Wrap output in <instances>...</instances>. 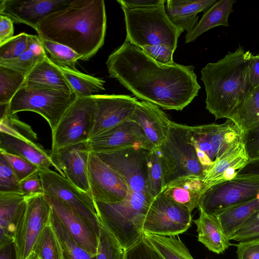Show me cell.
<instances>
[{
  "label": "cell",
  "mask_w": 259,
  "mask_h": 259,
  "mask_svg": "<svg viewBox=\"0 0 259 259\" xmlns=\"http://www.w3.org/2000/svg\"><path fill=\"white\" fill-rule=\"evenodd\" d=\"M36 257V255L33 252H32L27 259H35Z\"/></svg>",
  "instance_id": "56"
},
{
  "label": "cell",
  "mask_w": 259,
  "mask_h": 259,
  "mask_svg": "<svg viewBox=\"0 0 259 259\" xmlns=\"http://www.w3.org/2000/svg\"><path fill=\"white\" fill-rule=\"evenodd\" d=\"M130 119L137 122L154 148H159L165 139L171 120L158 106L138 101Z\"/></svg>",
  "instance_id": "21"
},
{
  "label": "cell",
  "mask_w": 259,
  "mask_h": 259,
  "mask_svg": "<svg viewBox=\"0 0 259 259\" xmlns=\"http://www.w3.org/2000/svg\"><path fill=\"white\" fill-rule=\"evenodd\" d=\"M28 34L22 32L0 46V64L18 58L27 49Z\"/></svg>",
  "instance_id": "42"
},
{
  "label": "cell",
  "mask_w": 259,
  "mask_h": 259,
  "mask_svg": "<svg viewBox=\"0 0 259 259\" xmlns=\"http://www.w3.org/2000/svg\"><path fill=\"white\" fill-rule=\"evenodd\" d=\"M0 133L34 142L37 139V135L31 126L21 121L16 114L1 115Z\"/></svg>",
  "instance_id": "41"
},
{
  "label": "cell",
  "mask_w": 259,
  "mask_h": 259,
  "mask_svg": "<svg viewBox=\"0 0 259 259\" xmlns=\"http://www.w3.org/2000/svg\"><path fill=\"white\" fill-rule=\"evenodd\" d=\"M143 238L162 259H194L179 237L144 233Z\"/></svg>",
  "instance_id": "31"
},
{
  "label": "cell",
  "mask_w": 259,
  "mask_h": 259,
  "mask_svg": "<svg viewBox=\"0 0 259 259\" xmlns=\"http://www.w3.org/2000/svg\"><path fill=\"white\" fill-rule=\"evenodd\" d=\"M35 259H38V258L37 257H36Z\"/></svg>",
  "instance_id": "57"
},
{
  "label": "cell",
  "mask_w": 259,
  "mask_h": 259,
  "mask_svg": "<svg viewBox=\"0 0 259 259\" xmlns=\"http://www.w3.org/2000/svg\"><path fill=\"white\" fill-rule=\"evenodd\" d=\"M249 78L253 89L259 86V55H251L249 63Z\"/></svg>",
  "instance_id": "53"
},
{
  "label": "cell",
  "mask_w": 259,
  "mask_h": 259,
  "mask_svg": "<svg viewBox=\"0 0 259 259\" xmlns=\"http://www.w3.org/2000/svg\"><path fill=\"white\" fill-rule=\"evenodd\" d=\"M259 197V176H236L202 190L198 200L199 210L217 214Z\"/></svg>",
  "instance_id": "9"
},
{
  "label": "cell",
  "mask_w": 259,
  "mask_h": 259,
  "mask_svg": "<svg viewBox=\"0 0 259 259\" xmlns=\"http://www.w3.org/2000/svg\"><path fill=\"white\" fill-rule=\"evenodd\" d=\"M26 75L0 66V105H8L23 85Z\"/></svg>",
  "instance_id": "40"
},
{
  "label": "cell",
  "mask_w": 259,
  "mask_h": 259,
  "mask_svg": "<svg viewBox=\"0 0 259 259\" xmlns=\"http://www.w3.org/2000/svg\"><path fill=\"white\" fill-rule=\"evenodd\" d=\"M259 211V197L238 204L217 214L222 230L230 240L250 218Z\"/></svg>",
  "instance_id": "29"
},
{
  "label": "cell",
  "mask_w": 259,
  "mask_h": 259,
  "mask_svg": "<svg viewBox=\"0 0 259 259\" xmlns=\"http://www.w3.org/2000/svg\"><path fill=\"white\" fill-rule=\"evenodd\" d=\"M106 65L110 76L136 97L166 110H182L201 88L193 66L158 63L127 38Z\"/></svg>",
  "instance_id": "1"
},
{
  "label": "cell",
  "mask_w": 259,
  "mask_h": 259,
  "mask_svg": "<svg viewBox=\"0 0 259 259\" xmlns=\"http://www.w3.org/2000/svg\"><path fill=\"white\" fill-rule=\"evenodd\" d=\"M88 176L91 194L95 201L118 202L124 199L130 192L123 179L92 152L89 158Z\"/></svg>",
  "instance_id": "15"
},
{
  "label": "cell",
  "mask_w": 259,
  "mask_h": 259,
  "mask_svg": "<svg viewBox=\"0 0 259 259\" xmlns=\"http://www.w3.org/2000/svg\"><path fill=\"white\" fill-rule=\"evenodd\" d=\"M45 196L71 236L94 258L97 252L98 236L93 229L65 202L53 196Z\"/></svg>",
  "instance_id": "20"
},
{
  "label": "cell",
  "mask_w": 259,
  "mask_h": 259,
  "mask_svg": "<svg viewBox=\"0 0 259 259\" xmlns=\"http://www.w3.org/2000/svg\"><path fill=\"white\" fill-rule=\"evenodd\" d=\"M164 0H117L121 7L130 10L146 9L157 6Z\"/></svg>",
  "instance_id": "51"
},
{
  "label": "cell",
  "mask_w": 259,
  "mask_h": 259,
  "mask_svg": "<svg viewBox=\"0 0 259 259\" xmlns=\"http://www.w3.org/2000/svg\"><path fill=\"white\" fill-rule=\"evenodd\" d=\"M163 169L159 148L150 151L147 157L146 189L153 198L160 195L164 189Z\"/></svg>",
  "instance_id": "36"
},
{
  "label": "cell",
  "mask_w": 259,
  "mask_h": 259,
  "mask_svg": "<svg viewBox=\"0 0 259 259\" xmlns=\"http://www.w3.org/2000/svg\"><path fill=\"white\" fill-rule=\"evenodd\" d=\"M249 160L244 143L215 162L204 172L202 178L203 190L221 183L222 177L228 169L234 167L238 170L243 167Z\"/></svg>",
  "instance_id": "30"
},
{
  "label": "cell",
  "mask_w": 259,
  "mask_h": 259,
  "mask_svg": "<svg viewBox=\"0 0 259 259\" xmlns=\"http://www.w3.org/2000/svg\"><path fill=\"white\" fill-rule=\"evenodd\" d=\"M0 150L22 157L37 165L39 169L50 168L53 166L60 170L49 154L43 147L34 141L16 138L0 133Z\"/></svg>",
  "instance_id": "22"
},
{
  "label": "cell",
  "mask_w": 259,
  "mask_h": 259,
  "mask_svg": "<svg viewBox=\"0 0 259 259\" xmlns=\"http://www.w3.org/2000/svg\"><path fill=\"white\" fill-rule=\"evenodd\" d=\"M0 193H21L19 181L9 163L1 154Z\"/></svg>",
  "instance_id": "44"
},
{
  "label": "cell",
  "mask_w": 259,
  "mask_h": 259,
  "mask_svg": "<svg viewBox=\"0 0 259 259\" xmlns=\"http://www.w3.org/2000/svg\"><path fill=\"white\" fill-rule=\"evenodd\" d=\"M190 126L171 121L159 148L163 169L164 188L188 176L203 178V168L189 137Z\"/></svg>",
  "instance_id": "7"
},
{
  "label": "cell",
  "mask_w": 259,
  "mask_h": 259,
  "mask_svg": "<svg viewBox=\"0 0 259 259\" xmlns=\"http://www.w3.org/2000/svg\"><path fill=\"white\" fill-rule=\"evenodd\" d=\"M76 98L74 93L22 85L10 103L3 106L1 115H14L25 111L34 112L47 121L52 132Z\"/></svg>",
  "instance_id": "8"
},
{
  "label": "cell",
  "mask_w": 259,
  "mask_h": 259,
  "mask_svg": "<svg viewBox=\"0 0 259 259\" xmlns=\"http://www.w3.org/2000/svg\"><path fill=\"white\" fill-rule=\"evenodd\" d=\"M231 120L243 132L259 125V86L239 106Z\"/></svg>",
  "instance_id": "35"
},
{
  "label": "cell",
  "mask_w": 259,
  "mask_h": 259,
  "mask_svg": "<svg viewBox=\"0 0 259 259\" xmlns=\"http://www.w3.org/2000/svg\"><path fill=\"white\" fill-rule=\"evenodd\" d=\"M57 66L77 98L92 96L94 93L105 90V81L101 78Z\"/></svg>",
  "instance_id": "33"
},
{
  "label": "cell",
  "mask_w": 259,
  "mask_h": 259,
  "mask_svg": "<svg viewBox=\"0 0 259 259\" xmlns=\"http://www.w3.org/2000/svg\"><path fill=\"white\" fill-rule=\"evenodd\" d=\"M23 85L74 93L57 65L48 56L26 75Z\"/></svg>",
  "instance_id": "25"
},
{
  "label": "cell",
  "mask_w": 259,
  "mask_h": 259,
  "mask_svg": "<svg viewBox=\"0 0 259 259\" xmlns=\"http://www.w3.org/2000/svg\"><path fill=\"white\" fill-rule=\"evenodd\" d=\"M259 176V159L250 160L242 168L237 171L236 176Z\"/></svg>",
  "instance_id": "55"
},
{
  "label": "cell",
  "mask_w": 259,
  "mask_h": 259,
  "mask_svg": "<svg viewBox=\"0 0 259 259\" xmlns=\"http://www.w3.org/2000/svg\"><path fill=\"white\" fill-rule=\"evenodd\" d=\"M125 259H162L142 238L126 251Z\"/></svg>",
  "instance_id": "46"
},
{
  "label": "cell",
  "mask_w": 259,
  "mask_h": 259,
  "mask_svg": "<svg viewBox=\"0 0 259 259\" xmlns=\"http://www.w3.org/2000/svg\"><path fill=\"white\" fill-rule=\"evenodd\" d=\"M236 246L238 259H259V238L239 241Z\"/></svg>",
  "instance_id": "50"
},
{
  "label": "cell",
  "mask_w": 259,
  "mask_h": 259,
  "mask_svg": "<svg viewBox=\"0 0 259 259\" xmlns=\"http://www.w3.org/2000/svg\"><path fill=\"white\" fill-rule=\"evenodd\" d=\"M13 23L9 17L0 15V46L14 36Z\"/></svg>",
  "instance_id": "52"
},
{
  "label": "cell",
  "mask_w": 259,
  "mask_h": 259,
  "mask_svg": "<svg viewBox=\"0 0 259 259\" xmlns=\"http://www.w3.org/2000/svg\"><path fill=\"white\" fill-rule=\"evenodd\" d=\"M192 212L161 193L153 199L146 213L143 231L163 236H176L191 226Z\"/></svg>",
  "instance_id": "12"
},
{
  "label": "cell",
  "mask_w": 259,
  "mask_h": 259,
  "mask_svg": "<svg viewBox=\"0 0 259 259\" xmlns=\"http://www.w3.org/2000/svg\"><path fill=\"white\" fill-rule=\"evenodd\" d=\"M95 111L90 139L130 119L138 101L124 95H94Z\"/></svg>",
  "instance_id": "16"
},
{
  "label": "cell",
  "mask_w": 259,
  "mask_h": 259,
  "mask_svg": "<svg viewBox=\"0 0 259 259\" xmlns=\"http://www.w3.org/2000/svg\"><path fill=\"white\" fill-rule=\"evenodd\" d=\"M0 154L9 163L19 182L39 170L37 165L22 157L2 150Z\"/></svg>",
  "instance_id": "43"
},
{
  "label": "cell",
  "mask_w": 259,
  "mask_h": 259,
  "mask_svg": "<svg viewBox=\"0 0 259 259\" xmlns=\"http://www.w3.org/2000/svg\"><path fill=\"white\" fill-rule=\"evenodd\" d=\"M153 199L147 192H130L122 200L95 201L98 218L127 250L143 237V227Z\"/></svg>",
  "instance_id": "4"
},
{
  "label": "cell",
  "mask_w": 259,
  "mask_h": 259,
  "mask_svg": "<svg viewBox=\"0 0 259 259\" xmlns=\"http://www.w3.org/2000/svg\"><path fill=\"white\" fill-rule=\"evenodd\" d=\"M44 194L56 197L67 203L93 229L99 237L98 215L91 193L77 188L59 172L39 169Z\"/></svg>",
  "instance_id": "11"
},
{
  "label": "cell",
  "mask_w": 259,
  "mask_h": 259,
  "mask_svg": "<svg viewBox=\"0 0 259 259\" xmlns=\"http://www.w3.org/2000/svg\"><path fill=\"white\" fill-rule=\"evenodd\" d=\"M73 0H0V14L14 23H23L36 30L47 17L69 6Z\"/></svg>",
  "instance_id": "19"
},
{
  "label": "cell",
  "mask_w": 259,
  "mask_h": 259,
  "mask_svg": "<svg viewBox=\"0 0 259 259\" xmlns=\"http://www.w3.org/2000/svg\"><path fill=\"white\" fill-rule=\"evenodd\" d=\"M106 21L103 0H73L45 18L36 31L39 37L68 47L87 61L103 45Z\"/></svg>",
  "instance_id": "2"
},
{
  "label": "cell",
  "mask_w": 259,
  "mask_h": 259,
  "mask_svg": "<svg viewBox=\"0 0 259 259\" xmlns=\"http://www.w3.org/2000/svg\"><path fill=\"white\" fill-rule=\"evenodd\" d=\"M94 153L107 152L130 147L144 148L151 151L154 148L139 125L132 119L102 133L88 141Z\"/></svg>",
  "instance_id": "17"
},
{
  "label": "cell",
  "mask_w": 259,
  "mask_h": 259,
  "mask_svg": "<svg viewBox=\"0 0 259 259\" xmlns=\"http://www.w3.org/2000/svg\"><path fill=\"white\" fill-rule=\"evenodd\" d=\"M244 140L249 160L259 159V125L244 132Z\"/></svg>",
  "instance_id": "49"
},
{
  "label": "cell",
  "mask_w": 259,
  "mask_h": 259,
  "mask_svg": "<svg viewBox=\"0 0 259 259\" xmlns=\"http://www.w3.org/2000/svg\"><path fill=\"white\" fill-rule=\"evenodd\" d=\"M189 137L203 175L213 164L244 143L243 131L229 119L222 124L190 126Z\"/></svg>",
  "instance_id": "6"
},
{
  "label": "cell",
  "mask_w": 259,
  "mask_h": 259,
  "mask_svg": "<svg viewBox=\"0 0 259 259\" xmlns=\"http://www.w3.org/2000/svg\"><path fill=\"white\" fill-rule=\"evenodd\" d=\"M26 207L17 223L14 241L18 259H27L46 225L50 221L51 204L45 194L26 197Z\"/></svg>",
  "instance_id": "13"
},
{
  "label": "cell",
  "mask_w": 259,
  "mask_h": 259,
  "mask_svg": "<svg viewBox=\"0 0 259 259\" xmlns=\"http://www.w3.org/2000/svg\"><path fill=\"white\" fill-rule=\"evenodd\" d=\"M38 171L20 181L21 192L26 197L44 194L42 183Z\"/></svg>",
  "instance_id": "48"
},
{
  "label": "cell",
  "mask_w": 259,
  "mask_h": 259,
  "mask_svg": "<svg viewBox=\"0 0 259 259\" xmlns=\"http://www.w3.org/2000/svg\"><path fill=\"white\" fill-rule=\"evenodd\" d=\"M39 38L45 52L49 53V58L54 64L72 71H78L76 67V63L78 60H82L81 55L67 46Z\"/></svg>",
  "instance_id": "39"
},
{
  "label": "cell",
  "mask_w": 259,
  "mask_h": 259,
  "mask_svg": "<svg viewBox=\"0 0 259 259\" xmlns=\"http://www.w3.org/2000/svg\"><path fill=\"white\" fill-rule=\"evenodd\" d=\"M95 111L94 95L76 98L52 132L51 151L90 139Z\"/></svg>",
  "instance_id": "10"
},
{
  "label": "cell",
  "mask_w": 259,
  "mask_h": 259,
  "mask_svg": "<svg viewBox=\"0 0 259 259\" xmlns=\"http://www.w3.org/2000/svg\"><path fill=\"white\" fill-rule=\"evenodd\" d=\"M199 211V218L193 221L197 226L198 240L209 250L217 254L223 253L231 243L225 235L217 215Z\"/></svg>",
  "instance_id": "26"
},
{
  "label": "cell",
  "mask_w": 259,
  "mask_h": 259,
  "mask_svg": "<svg viewBox=\"0 0 259 259\" xmlns=\"http://www.w3.org/2000/svg\"><path fill=\"white\" fill-rule=\"evenodd\" d=\"M141 49L153 60L161 64L173 63V54L175 51L161 45L146 46Z\"/></svg>",
  "instance_id": "47"
},
{
  "label": "cell",
  "mask_w": 259,
  "mask_h": 259,
  "mask_svg": "<svg viewBox=\"0 0 259 259\" xmlns=\"http://www.w3.org/2000/svg\"><path fill=\"white\" fill-rule=\"evenodd\" d=\"M257 238H259V211L236 231L230 240L239 242Z\"/></svg>",
  "instance_id": "45"
},
{
  "label": "cell",
  "mask_w": 259,
  "mask_h": 259,
  "mask_svg": "<svg viewBox=\"0 0 259 259\" xmlns=\"http://www.w3.org/2000/svg\"><path fill=\"white\" fill-rule=\"evenodd\" d=\"M91 151L88 141L51 151L60 174L80 189L91 193L88 166Z\"/></svg>",
  "instance_id": "18"
},
{
  "label": "cell",
  "mask_w": 259,
  "mask_h": 259,
  "mask_svg": "<svg viewBox=\"0 0 259 259\" xmlns=\"http://www.w3.org/2000/svg\"><path fill=\"white\" fill-rule=\"evenodd\" d=\"M203 188L202 178L191 176L170 183L161 193L192 212L198 207V200Z\"/></svg>",
  "instance_id": "27"
},
{
  "label": "cell",
  "mask_w": 259,
  "mask_h": 259,
  "mask_svg": "<svg viewBox=\"0 0 259 259\" xmlns=\"http://www.w3.org/2000/svg\"><path fill=\"white\" fill-rule=\"evenodd\" d=\"M252 54L239 47L217 62L201 70L206 91V109L215 119H231L235 111L254 89L248 68Z\"/></svg>",
  "instance_id": "3"
},
{
  "label": "cell",
  "mask_w": 259,
  "mask_h": 259,
  "mask_svg": "<svg viewBox=\"0 0 259 259\" xmlns=\"http://www.w3.org/2000/svg\"><path fill=\"white\" fill-rule=\"evenodd\" d=\"M47 56L38 35L28 34V47L26 51L18 58L1 63L0 66L13 69L27 75Z\"/></svg>",
  "instance_id": "32"
},
{
  "label": "cell",
  "mask_w": 259,
  "mask_h": 259,
  "mask_svg": "<svg viewBox=\"0 0 259 259\" xmlns=\"http://www.w3.org/2000/svg\"><path fill=\"white\" fill-rule=\"evenodd\" d=\"M27 205L21 193H0V244L14 240L17 223Z\"/></svg>",
  "instance_id": "24"
},
{
  "label": "cell",
  "mask_w": 259,
  "mask_h": 259,
  "mask_svg": "<svg viewBox=\"0 0 259 259\" xmlns=\"http://www.w3.org/2000/svg\"><path fill=\"white\" fill-rule=\"evenodd\" d=\"M166 2L146 9L130 10L121 7L124 15L126 38L140 49L161 45L175 51L178 38L184 31L169 18L165 9Z\"/></svg>",
  "instance_id": "5"
},
{
  "label": "cell",
  "mask_w": 259,
  "mask_h": 259,
  "mask_svg": "<svg viewBox=\"0 0 259 259\" xmlns=\"http://www.w3.org/2000/svg\"><path fill=\"white\" fill-rule=\"evenodd\" d=\"M0 259H18L14 240L0 244Z\"/></svg>",
  "instance_id": "54"
},
{
  "label": "cell",
  "mask_w": 259,
  "mask_h": 259,
  "mask_svg": "<svg viewBox=\"0 0 259 259\" xmlns=\"http://www.w3.org/2000/svg\"><path fill=\"white\" fill-rule=\"evenodd\" d=\"M32 252L38 259H63L59 240L50 221L38 236Z\"/></svg>",
  "instance_id": "37"
},
{
  "label": "cell",
  "mask_w": 259,
  "mask_h": 259,
  "mask_svg": "<svg viewBox=\"0 0 259 259\" xmlns=\"http://www.w3.org/2000/svg\"><path fill=\"white\" fill-rule=\"evenodd\" d=\"M98 221L97 252L94 259H125L126 250L99 218Z\"/></svg>",
  "instance_id": "38"
},
{
  "label": "cell",
  "mask_w": 259,
  "mask_h": 259,
  "mask_svg": "<svg viewBox=\"0 0 259 259\" xmlns=\"http://www.w3.org/2000/svg\"><path fill=\"white\" fill-rule=\"evenodd\" d=\"M217 0H167L165 9L171 21L187 32L198 23V14L206 12Z\"/></svg>",
  "instance_id": "23"
},
{
  "label": "cell",
  "mask_w": 259,
  "mask_h": 259,
  "mask_svg": "<svg viewBox=\"0 0 259 259\" xmlns=\"http://www.w3.org/2000/svg\"><path fill=\"white\" fill-rule=\"evenodd\" d=\"M50 222L59 240L63 259H94L88 251L77 243L52 208Z\"/></svg>",
  "instance_id": "34"
},
{
  "label": "cell",
  "mask_w": 259,
  "mask_h": 259,
  "mask_svg": "<svg viewBox=\"0 0 259 259\" xmlns=\"http://www.w3.org/2000/svg\"><path fill=\"white\" fill-rule=\"evenodd\" d=\"M149 151L144 148L130 147L95 154L123 179L130 191L147 192V157Z\"/></svg>",
  "instance_id": "14"
},
{
  "label": "cell",
  "mask_w": 259,
  "mask_h": 259,
  "mask_svg": "<svg viewBox=\"0 0 259 259\" xmlns=\"http://www.w3.org/2000/svg\"><path fill=\"white\" fill-rule=\"evenodd\" d=\"M234 0H220L205 12L196 26L185 35V43L194 41L201 34L218 26H229L228 17L233 11Z\"/></svg>",
  "instance_id": "28"
}]
</instances>
